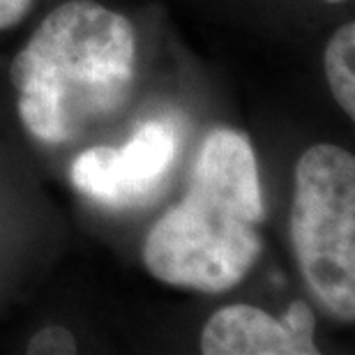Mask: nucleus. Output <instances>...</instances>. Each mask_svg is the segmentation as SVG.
Masks as SVG:
<instances>
[{
  "label": "nucleus",
  "mask_w": 355,
  "mask_h": 355,
  "mask_svg": "<svg viewBox=\"0 0 355 355\" xmlns=\"http://www.w3.org/2000/svg\"><path fill=\"white\" fill-rule=\"evenodd\" d=\"M261 219L254 148L245 134L219 127L198 150L184 198L153 226L144 261L164 284L222 293L257 261Z\"/></svg>",
  "instance_id": "1"
},
{
  "label": "nucleus",
  "mask_w": 355,
  "mask_h": 355,
  "mask_svg": "<svg viewBox=\"0 0 355 355\" xmlns=\"http://www.w3.org/2000/svg\"><path fill=\"white\" fill-rule=\"evenodd\" d=\"M134 28L92 0H69L42 21L12 62L19 116L44 144H62L123 104L134 76Z\"/></svg>",
  "instance_id": "2"
},
{
  "label": "nucleus",
  "mask_w": 355,
  "mask_h": 355,
  "mask_svg": "<svg viewBox=\"0 0 355 355\" xmlns=\"http://www.w3.org/2000/svg\"><path fill=\"white\" fill-rule=\"evenodd\" d=\"M291 238L311 293L342 321L355 318V159L311 146L295 166Z\"/></svg>",
  "instance_id": "3"
},
{
  "label": "nucleus",
  "mask_w": 355,
  "mask_h": 355,
  "mask_svg": "<svg viewBox=\"0 0 355 355\" xmlns=\"http://www.w3.org/2000/svg\"><path fill=\"white\" fill-rule=\"evenodd\" d=\"M178 127L171 120H148L125 146L83 150L72 164L74 187L106 208H130L159 189L178 157Z\"/></svg>",
  "instance_id": "4"
},
{
  "label": "nucleus",
  "mask_w": 355,
  "mask_h": 355,
  "mask_svg": "<svg viewBox=\"0 0 355 355\" xmlns=\"http://www.w3.org/2000/svg\"><path fill=\"white\" fill-rule=\"evenodd\" d=\"M314 328V311L302 300L291 302L282 318L250 304H231L205 323L201 351L205 355H316Z\"/></svg>",
  "instance_id": "5"
},
{
  "label": "nucleus",
  "mask_w": 355,
  "mask_h": 355,
  "mask_svg": "<svg viewBox=\"0 0 355 355\" xmlns=\"http://www.w3.org/2000/svg\"><path fill=\"white\" fill-rule=\"evenodd\" d=\"M325 76L342 109L355 116V26L346 24L325 49Z\"/></svg>",
  "instance_id": "6"
},
{
  "label": "nucleus",
  "mask_w": 355,
  "mask_h": 355,
  "mask_svg": "<svg viewBox=\"0 0 355 355\" xmlns=\"http://www.w3.org/2000/svg\"><path fill=\"white\" fill-rule=\"evenodd\" d=\"M28 353H51V355L76 353V342L67 328H62V325H49V328L40 330L31 339Z\"/></svg>",
  "instance_id": "7"
},
{
  "label": "nucleus",
  "mask_w": 355,
  "mask_h": 355,
  "mask_svg": "<svg viewBox=\"0 0 355 355\" xmlns=\"http://www.w3.org/2000/svg\"><path fill=\"white\" fill-rule=\"evenodd\" d=\"M33 0H0V31L17 26L31 10Z\"/></svg>",
  "instance_id": "8"
},
{
  "label": "nucleus",
  "mask_w": 355,
  "mask_h": 355,
  "mask_svg": "<svg viewBox=\"0 0 355 355\" xmlns=\"http://www.w3.org/2000/svg\"><path fill=\"white\" fill-rule=\"evenodd\" d=\"M330 3H339V0H330Z\"/></svg>",
  "instance_id": "9"
}]
</instances>
